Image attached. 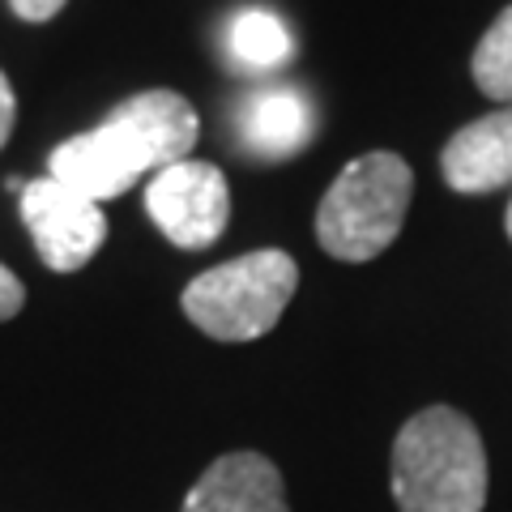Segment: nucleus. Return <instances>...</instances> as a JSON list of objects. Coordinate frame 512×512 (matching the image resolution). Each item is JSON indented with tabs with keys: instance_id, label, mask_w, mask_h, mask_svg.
Returning a JSON list of instances; mask_svg holds the SVG:
<instances>
[{
	"instance_id": "20e7f679",
	"label": "nucleus",
	"mask_w": 512,
	"mask_h": 512,
	"mask_svg": "<svg viewBox=\"0 0 512 512\" xmlns=\"http://www.w3.org/2000/svg\"><path fill=\"white\" fill-rule=\"evenodd\" d=\"M299 286L291 252L261 248L214 265L184 286V316L214 342H256L282 320Z\"/></svg>"
},
{
	"instance_id": "423d86ee",
	"label": "nucleus",
	"mask_w": 512,
	"mask_h": 512,
	"mask_svg": "<svg viewBox=\"0 0 512 512\" xmlns=\"http://www.w3.org/2000/svg\"><path fill=\"white\" fill-rule=\"evenodd\" d=\"M22 222L35 252L52 274H77L94 261L107 239V214L99 201H90L86 192L60 184L56 175L30 180L22 188Z\"/></svg>"
},
{
	"instance_id": "7ed1b4c3",
	"label": "nucleus",
	"mask_w": 512,
	"mask_h": 512,
	"mask_svg": "<svg viewBox=\"0 0 512 512\" xmlns=\"http://www.w3.org/2000/svg\"><path fill=\"white\" fill-rule=\"evenodd\" d=\"M410 192H414V175L402 154L393 150L359 154L320 197L316 210L320 248L346 265L376 261L402 235Z\"/></svg>"
},
{
	"instance_id": "9b49d317",
	"label": "nucleus",
	"mask_w": 512,
	"mask_h": 512,
	"mask_svg": "<svg viewBox=\"0 0 512 512\" xmlns=\"http://www.w3.org/2000/svg\"><path fill=\"white\" fill-rule=\"evenodd\" d=\"M470 73L487 99L512 103V5L491 22V30L474 47Z\"/></svg>"
},
{
	"instance_id": "f8f14e48",
	"label": "nucleus",
	"mask_w": 512,
	"mask_h": 512,
	"mask_svg": "<svg viewBox=\"0 0 512 512\" xmlns=\"http://www.w3.org/2000/svg\"><path fill=\"white\" fill-rule=\"evenodd\" d=\"M22 303H26V286L18 282L13 269L0 265V320H13L22 312Z\"/></svg>"
},
{
	"instance_id": "ddd939ff",
	"label": "nucleus",
	"mask_w": 512,
	"mask_h": 512,
	"mask_svg": "<svg viewBox=\"0 0 512 512\" xmlns=\"http://www.w3.org/2000/svg\"><path fill=\"white\" fill-rule=\"evenodd\" d=\"M64 5H69V0H9V9L18 13L22 22H35V26L39 22H52Z\"/></svg>"
},
{
	"instance_id": "f03ea898",
	"label": "nucleus",
	"mask_w": 512,
	"mask_h": 512,
	"mask_svg": "<svg viewBox=\"0 0 512 512\" xmlns=\"http://www.w3.org/2000/svg\"><path fill=\"white\" fill-rule=\"evenodd\" d=\"M393 500L402 512H483L487 453L453 406H427L393 440Z\"/></svg>"
},
{
	"instance_id": "39448f33",
	"label": "nucleus",
	"mask_w": 512,
	"mask_h": 512,
	"mask_svg": "<svg viewBox=\"0 0 512 512\" xmlns=\"http://www.w3.org/2000/svg\"><path fill=\"white\" fill-rule=\"evenodd\" d=\"M146 210L154 227L175 248L201 252L218 244V235L227 231L231 218L227 175L214 163H201V158H180V163L154 171V180L146 184Z\"/></svg>"
},
{
	"instance_id": "9d476101",
	"label": "nucleus",
	"mask_w": 512,
	"mask_h": 512,
	"mask_svg": "<svg viewBox=\"0 0 512 512\" xmlns=\"http://www.w3.org/2000/svg\"><path fill=\"white\" fill-rule=\"evenodd\" d=\"M227 52H231V60L239 64V69L269 73V69H282V64L291 60L295 39H291V30H286V22L278 18L274 9L252 5V9H239L231 18Z\"/></svg>"
},
{
	"instance_id": "2eb2a0df",
	"label": "nucleus",
	"mask_w": 512,
	"mask_h": 512,
	"mask_svg": "<svg viewBox=\"0 0 512 512\" xmlns=\"http://www.w3.org/2000/svg\"><path fill=\"white\" fill-rule=\"evenodd\" d=\"M504 227H508V235H512V201H508V214H504Z\"/></svg>"
},
{
	"instance_id": "6e6552de",
	"label": "nucleus",
	"mask_w": 512,
	"mask_h": 512,
	"mask_svg": "<svg viewBox=\"0 0 512 512\" xmlns=\"http://www.w3.org/2000/svg\"><path fill=\"white\" fill-rule=\"evenodd\" d=\"M444 184L453 192H495L512 184V103L466 124L440 154Z\"/></svg>"
},
{
	"instance_id": "1a4fd4ad",
	"label": "nucleus",
	"mask_w": 512,
	"mask_h": 512,
	"mask_svg": "<svg viewBox=\"0 0 512 512\" xmlns=\"http://www.w3.org/2000/svg\"><path fill=\"white\" fill-rule=\"evenodd\" d=\"M235 133L248 154L282 163L312 141V103L291 86H265L244 99L235 116Z\"/></svg>"
},
{
	"instance_id": "4468645a",
	"label": "nucleus",
	"mask_w": 512,
	"mask_h": 512,
	"mask_svg": "<svg viewBox=\"0 0 512 512\" xmlns=\"http://www.w3.org/2000/svg\"><path fill=\"white\" fill-rule=\"evenodd\" d=\"M13 120H18V99H13V86L5 69H0V150H5V141L13 133Z\"/></svg>"
},
{
	"instance_id": "0eeeda50",
	"label": "nucleus",
	"mask_w": 512,
	"mask_h": 512,
	"mask_svg": "<svg viewBox=\"0 0 512 512\" xmlns=\"http://www.w3.org/2000/svg\"><path fill=\"white\" fill-rule=\"evenodd\" d=\"M180 512H286V487L269 457L227 453L192 483Z\"/></svg>"
},
{
	"instance_id": "f257e3e1",
	"label": "nucleus",
	"mask_w": 512,
	"mask_h": 512,
	"mask_svg": "<svg viewBox=\"0 0 512 512\" xmlns=\"http://www.w3.org/2000/svg\"><path fill=\"white\" fill-rule=\"evenodd\" d=\"M197 133L201 120L184 94L141 90L111 107L94 128L60 141L47 158V167H52L47 175L103 205L128 192L141 175L188 158V150L197 146Z\"/></svg>"
}]
</instances>
